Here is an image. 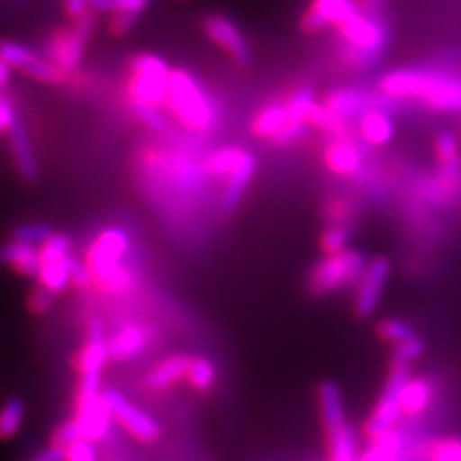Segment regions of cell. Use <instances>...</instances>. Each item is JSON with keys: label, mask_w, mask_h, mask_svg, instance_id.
<instances>
[{"label": "cell", "mask_w": 461, "mask_h": 461, "mask_svg": "<svg viewBox=\"0 0 461 461\" xmlns=\"http://www.w3.org/2000/svg\"><path fill=\"white\" fill-rule=\"evenodd\" d=\"M383 91L393 96H417L437 110H461V81L427 71H394L383 83Z\"/></svg>", "instance_id": "obj_1"}, {"label": "cell", "mask_w": 461, "mask_h": 461, "mask_svg": "<svg viewBox=\"0 0 461 461\" xmlns=\"http://www.w3.org/2000/svg\"><path fill=\"white\" fill-rule=\"evenodd\" d=\"M167 100L179 115V120L194 129H206L212 123V110L208 100L198 91L189 74L173 69L167 81Z\"/></svg>", "instance_id": "obj_2"}, {"label": "cell", "mask_w": 461, "mask_h": 461, "mask_svg": "<svg viewBox=\"0 0 461 461\" xmlns=\"http://www.w3.org/2000/svg\"><path fill=\"white\" fill-rule=\"evenodd\" d=\"M171 71L158 56L142 54L133 62L131 93L135 103L156 108L167 98V81Z\"/></svg>", "instance_id": "obj_3"}, {"label": "cell", "mask_w": 461, "mask_h": 461, "mask_svg": "<svg viewBox=\"0 0 461 461\" xmlns=\"http://www.w3.org/2000/svg\"><path fill=\"white\" fill-rule=\"evenodd\" d=\"M364 256L352 250H344L340 254L329 256L323 262L317 264L312 273L310 286L313 293H329L337 286L356 283L359 277H364Z\"/></svg>", "instance_id": "obj_4"}, {"label": "cell", "mask_w": 461, "mask_h": 461, "mask_svg": "<svg viewBox=\"0 0 461 461\" xmlns=\"http://www.w3.org/2000/svg\"><path fill=\"white\" fill-rule=\"evenodd\" d=\"M408 381H410L408 366L406 364H400V362H394L393 371H391V377H388L386 388H384V393H383V398L377 403V408H375L373 417L366 425L367 437L377 440V438L384 437L386 432H391L394 423L400 420V413H402L400 394L403 391V386L408 384Z\"/></svg>", "instance_id": "obj_5"}, {"label": "cell", "mask_w": 461, "mask_h": 461, "mask_svg": "<svg viewBox=\"0 0 461 461\" xmlns=\"http://www.w3.org/2000/svg\"><path fill=\"white\" fill-rule=\"evenodd\" d=\"M100 396H103L110 415L115 417L135 440L142 444H152L160 438V427H158V423L150 415L135 408L123 394L113 391V388H108Z\"/></svg>", "instance_id": "obj_6"}, {"label": "cell", "mask_w": 461, "mask_h": 461, "mask_svg": "<svg viewBox=\"0 0 461 461\" xmlns=\"http://www.w3.org/2000/svg\"><path fill=\"white\" fill-rule=\"evenodd\" d=\"M91 29H93V16L91 14H86L85 18L77 20L74 29H69V33L58 35L50 41V45L47 49L49 58L58 69L71 71L79 64L83 45L85 41L89 39Z\"/></svg>", "instance_id": "obj_7"}, {"label": "cell", "mask_w": 461, "mask_h": 461, "mask_svg": "<svg viewBox=\"0 0 461 461\" xmlns=\"http://www.w3.org/2000/svg\"><path fill=\"white\" fill-rule=\"evenodd\" d=\"M342 35L356 49L359 56L366 58V60L377 56L386 42V33L383 25L364 16H357L350 23L342 25Z\"/></svg>", "instance_id": "obj_8"}, {"label": "cell", "mask_w": 461, "mask_h": 461, "mask_svg": "<svg viewBox=\"0 0 461 461\" xmlns=\"http://www.w3.org/2000/svg\"><path fill=\"white\" fill-rule=\"evenodd\" d=\"M388 271H391V266H388L386 258H375L369 267L364 271V277L359 281V293L356 298V313L359 317H369L375 312V308H377Z\"/></svg>", "instance_id": "obj_9"}, {"label": "cell", "mask_w": 461, "mask_h": 461, "mask_svg": "<svg viewBox=\"0 0 461 461\" xmlns=\"http://www.w3.org/2000/svg\"><path fill=\"white\" fill-rule=\"evenodd\" d=\"M110 417L112 415L100 394L93 398H77L76 423L79 425L83 440L96 442L103 438L110 427Z\"/></svg>", "instance_id": "obj_10"}, {"label": "cell", "mask_w": 461, "mask_h": 461, "mask_svg": "<svg viewBox=\"0 0 461 461\" xmlns=\"http://www.w3.org/2000/svg\"><path fill=\"white\" fill-rule=\"evenodd\" d=\"M8 142H10L14 164H16L20 176L25 181H35L39 177L37 158L33 152L32 139H29L27 129L20 120L14 122V125L8 129Z\"/></svg>", "instance_id": "obj_11"}, {"label": "cell", "mask_w": 461, "mask_h": 461, "mask_svg": "<svg viewBox=\"0 0 461 461\" xmlns=\"http://www.w3.org/2000/svg\"><path fill=\"white\" fill-rule=\"evenodd\" d=\"M89 273L95 281H98L112 293H122L129 286V273L120 266L115 258L91 249L89 252Z\"/></svg>", "instance_id": "obj_12"}, {"label": "cell", "mask_w": 461, "mask_h": 461, "mask_svg": "<svg viewBox=\"0 0 461 461\" xmlns=\"http://www.w3.org/2000/svg\"><path fill=\"white\" fill-rule=\"evenodd\" d=\"M108 362V348L104 342L103 323L96 317L89 321V342L85 344V348L79 354L77 367L81 371V377H89V375H98L103 371L104 364Z\"/></svg>", "instance_id": "obj_13"}, {"label": "cell", "mask_w": 461, "mask_h": 461, "mask_svg": "<svg viewBox=\"0 0 461 461\" xmlns=\"http://www.w3.org/2000/svg\"><path fill=\"white\" fill-rule=\"evenodd\" d=\"M206 32L208 35L221 45L227 52H230L235 56V60L240 64H247L249 62V49H247V42L240 37L239 29L230 23L229 20L221 18V16H212L206 20Z\"/></svg>", "instance_id": "obj_14"}, {"label": "cell", "mask_w": 461, "mask_h": 461, "mask_svg": "<svg viewBox=\"0 0 461 461\" xmlns=\"http://www.w3.org/2000/svg\"><path fill=\"white\" fill-rule=\"evenodd\" d=\"M254 169H256L254 156L250 152H242L237 167L230 171V176L227 177V185H225V191L221 196L223 212L229 213L239 204L242 193L247 191V186L254 176Z\"/></svg>", "instance_id": "obj_15"}, {"label": "cell", "mask_w": 461, "mask_h": 461, "mask_svg": "<svg viewBox=\"0 0 461 461\" xmlns=\"http://www.w3.org/2000/svg\"><path fill=\"white\" fill-rule=\"evenodd\" d=\"M0 264L10 266L12 269L22 273V276L29 277H39L42 267L39 252L35 249L14 240L6 242L5 247H0Z\"/></svg>", "instance_id": "obj_16"}, {"label": "cell", "mask_w": 461, "mask_h": 461, "mask_svg": "<svg viewBox=\"0 0 461 461\" xmlns=\"http://www.w3.org/2000/svg\"><path fill=\"white\" fill-rule=\"evenodd\" d=\"M149 342L147 330L140 327H127L120 330L108 344V359H115V362H122V359L135 357L144 350V346Z\"/></svg>", "instance_id": "obj_17"}, {"label": "cell", "mask_w": 461, "mask_h": 461, "mask_svg": "<svg viewBox=\"0 0 461 461\" xmlns=\"http://www.w3.org/2000/svg\"><path fill=\"white\" fill-rule=\"evenodd\" d=\"M191 359L193 357L185 354H177L164 359V362L158 364L156 369L149 375V381H147L149 386L154 388V391H162V388H167L173 383H177L181 377H185L186 371H189Z\"/></svg>", "instance_id": "obj_18"}, {"label": "cell", "mask_w": 461, "mask_h": 461, "mask_svg": "<svg viewBox=\"0 0 461 461\" xmlns=\"http://www.w3.org/2000/svg\"><path fill=\"white\" fill-rule=\"evenodd\" d=\"M320 406H321V417H323V425L325 430H335L342 425L344 421V408H342V398L335 383H321L320 386Z\"/></svg>", "instance_id": "obj_19"}, {"label": "cell", "mask_w": 461, "mask_h": 461, "mask_svg": "<svg viewBox=\"0 0 461 461\" xmlns=\"http://www.w3.org/2000/svg\"><path fill=\"white\" fill-rule=\"evenodd\" d=\"M329 457L330 461H357L356 457V437L348 425H342L327 432Z\"/></svg>", "instance_id": "obj_20"}, {"label": "cell", "mask_w": 461, "mask_h": 461, "mask_svg": "<svg viewBox=\"0 0 461 461\" xmlns=\"http://www.w3.org/2000/svg\"><path fill=\"white\" fill-rule=\"evenodd\" d=\"M291 120L288 115L286 106L283 104H273L266 108L264 112H259L258 118L254 120V133L258 137H276L277 131H281L283 125Z\"/></svg>", "instance_id": "obj_21"}, {"label": "cell", "mask_w": 461, "mask_h": 461, "mask_svg": "<svg viewBox=\"0 0 461 461\" xmlns=\"http://www.w3.org/2000/svg\"><path fill=\"white\" fill-rule=\"evenodd\" d=\"M359 129H362L364 139L373 144H384L393 139V133H394L391 120H388L381 112L366 113L362 118V123H359Z\"/></svg>", "instance_id": "obj_22"}, {"label": "cell", "mask_w": 461, "mask_h": 461, "mask_svg": "<svg viewBox=\"0 0 461 461\" xmlns=\"http://www.w3.org/2000/svg\"><path fill=\"white\" fill-rule=\"evenodd\" d=\"M430 384L423 379H415L408 381V384L403 386V391L400 394V408L406 413H420L425 410V406L430 400Z\"/></svg>", "instance_id": "obj_23"}, {"label": "cell", "mask_w": 461, "mask_h": 461, "mask_svg": "<svg viewBox=\"0 0 461 461\" xmlns=\"http://www.w3.org/2000/svg\"><path fill=\"white\" fill-rule=\"evenodd\" d=\"M25 408L20 398H10L5 402V406L0 408V438L8 440L18 435V430L23 423Z\"/></svg>", "instance_id": "obj_24"}, {"label": "cell", "mask_w": 461, "mask_h": 461, "mask_svg": "<svg viewBox=\"0 0 461 461\" xmlns=\"http://www.w3.org/2000/svg\"><path fill=\"white\" fill-rule=\"evenodd\" d=\"M0 60L8 64L10 68H18L23 71V74H27V71L32 69L39 60V56L33 54L32 50H27L25 47L18 45V42L0 41Z\"/></svg>", "instance_id": "obj_25"}, {"label": "cell", "mask_w": 461, "mask_h": 461, "mask_svg": "<svg viewBox=\"0 0 461 461\" xmlns=\"http://www.w3.org/2000/svg\"><path fill=\"white\" fill-rule=\"evenodd\" d=\"M327 164L337 173H352L359 164V156L352 144L335 142L327 150Z\"/></svg>", "instance_id": "obj_26"}, {"label": "cell", "mask_w": 461, "mask_h": 461, "mask_svg": "<svg viewBox=\"0 0 461 461\" xmlns=\"http://www.w3.org/2000/svg\"><path fill=\"white\" fill-rule=\"evenodd\" d=\"M313 6L321 14L327 23H339L340 27L357 18L356 6L346 3V0H321V3H315Z\"/></svg>", "instance_id": "obj_27"}, {"label": "cell", "mask_w": 461, "mask_h": 461, "mask_svg": "<svg viewBox=\"0 0 461 461\" xmlns=\"http://www.w3.org/2000/svg\"><path fill=\"white\" fill-rule=\"evenodd\" d=\"M366 108L364 96L357 93H337L327 100V110L335 115V118H350L354 113H359Z\"/></svg>", "instance_id": "obj_28"}, {"label": "cell", "mask_w": 461, "mask_h": 461, "mask_svg": "<svg viewBox=\"0 0 461 461\" xmlns=\"http://www.w3.org/2000/svg\"><path fill=\"white\" fill-rule=\"evenodd\" d=\"M186 379H189L194 391H198V393L210 391L213 381H215V369L208 362V359L194 357V359H191L189 371H186Z\"/></svg>", "instance_id": "obj_29"}, {"label": "cell", "mask_w": 461, "mask_h": 461, "mask_svg": "<svg viewBox=\"0 0 461 461\" xmlns=\"http://www.w3.org/2000/svg\"><path fill=\"white\" fill-rule=\"evenodd\" d=\"M242 150L235 149V147H225L215 150L210 158H208V171L213 173L218 177H229L230 171H233L240 160Z\"/></svg>", "instance_id": "obj_30"}, {"label": "cell", "mask_w": 461, "mask_h": 461, "mask_svg": "<svg viewBox=\"0 0 461 461\" xmlns=\"http://www.w3.org/2000/svg\"><path fill=\"white\" fill-rule=\"evenodd\" d=\"M400 454V437L394 432H386L384 437L377 438L373 444V448L366 452L362 461H398Z\"/></svg>", "instance_id": "obj_31"}, {"label": "cell", "mask_w": 461, "mask_h": 461, "mask_svg": "<svg viewBox=\"0 0 461 461\" xmlns=\"http://www.w3.org/2000/svg\"><path fill=\"white\" fill-rule=\"evenodd\" d=\"M54 235V230L50 225L47 223H27V225H20L16 230H14V242L25 244V247H42L50 237Z\"/></svg>", "instance_id": "obj_32"}, {"label": "cell", "mask_w": 461, "mask_h": 461, "mask_svg": "<svg viewBox=\"0 0 461 461\" xmlns=\"http://www.w3.org/2000/svg\"><path fill=\"white\" fill-rule=\"evenodd\" d=\"M39 281H41V286H45L47 291H50L52 294L62 293L69 283V276H68V269L64 266V259L62 262L42 266L41 273H39Z\"/></svg>", "instance_id": "obj_33"}, {"label": "cell", "mask_w": 461, "mask_h": 461, "mask_svg": "<svg viewBox=\"0 0 461 461\" xmlns=\"http://www.w3.org/2000/svg\"><path fill=\"white\" fill-rule=\"evenodd\" d=\"M95 249H98L100 252H104L115 259H120L129 249V239L122 229H108L98 237Z\"/></svg>", "instance_id": "obj_34"}, {"label": "cell", "mask_w": 461, "mask_h": 461, "mask_svg": "<svg viewBox=\"0 0 461 461\" xmlns=\"http://www.w3.org/2000/svg\"><path fill=\"white\" fill-rule=\"evenodd\" d=\"M66 256H69V239L64 235H52L39 250L42 266L62 262Z\"/></svg>", "instance_id": "obj_35"}, {"label": "cell", "mask_w": 461, "mask_h": 461, "mask_svg": "<svg viewBox=\"0 0 461 461\" xmlns=\"http://www.w3.org/2000/svg\"><path fill=\"white\" fill-rule=\"evenodd\" d=\"M315 108V103H313V96L308 89H302L298 91L291 100H288L286 104V110H288V115H291V120H298V122H304L310 118L312 110Z\"/></svg>", "instance_id": "obj_36"}, {"label": "cell", "mask_w": 461, "mask_h": 461, "mask_svg": "<svg viewBox=\"0 0 461 461\" xmlns=\"http://www.w3.org/2000/svg\"><path fill=\"white\" fill-rule=\"evenodd\" d=\"M379 335L384 340H388V342H394L396 346L402 344V342H406V340L415 339L411 327L408 323L398 321V320H386V321H383L379 325Z\"/></svg>", "instance_id": "obj_37"}, {"label": "cell", "mask_w": 461, "mask_h": 461, "mask_svg": "<svg viewBox=\"0 0 461 461\" xmlns=\"http://www.w3.org/2000/svg\"><path fill=\"white\" fill-rule=\"evenodd\" d=\"M306 131H308V127H306L304 122L288 120V122L283 125L281 131H277V135L273 137L271 140L276 142V144H279V147H286V144H291V142H294V140L304 137Z\"/></svg>", "instance_id": "obj_38"}, {"label": "cell", "mask_w": 461, "mask_h": 461, "mask_svg": "<svg viewBox=\"0 0 461 461\" xmlns=\"http://www.w3.org/2000/svg\"><path fill=\"white\" fill-rule=\"evenodd\" d=\"M348 240V233L342 227H329L321 237V247L329 256L344 252V244Z\"/></svg>", "instance_id": "obj_39"}, {"label": "cell", "mask_w": 461, "mask_h": 461, "mask_svg": "<svg viewBox=\"0 0 461 461\" xmlns=\"http://www.w3.org/2000/svg\"><path fill=\"white\" fill-rule=\"evenodd\" d=\"M52 440H54L52 446H56V448H62V450L68 448V446H71L74 442L83 440L79 425L76 423V420H71V421L64 423L62 427H58L56 432H54Z\"/></svg>", "instance_id": "obj_40"}, {"label": "cell", "mask_w": 461, "mask_h": 461, "mask_svg": "<svg viewBox=\"0 0 461 461\" xmlns=\"http://www.w3.org/2000/svg\"><path fill=\"white\" fill-rule=\"evenodd\" d=\"M133 112L142 123H147L150 129H154V131H164V129H166V122L160 115V112H158L156 108L135 103V100H133Z\"/></svg>", "instance_id": "obj_41"}, {"label": "cell", "mask_w": 461, "mask_h": 461, "mask_svg": "<svg viewBox=\"0 0 461 461\" xmlns=\"http://www.w3.org/2000/svg\"><path fill=\"white\" fill-rule=\"evenodd\" d=\"M64 266L68 269V276H69L71 283H76L81 288L91 285L93 277H91V273H89V267L83 266L81 262H77V259H74L71 256L64 258Z\"/></svg>", "instance_id": "obj_42"}, {"label": "cell", "mask_w": 461, "mask_h": 461, "mask_svg": "<svg viewBox=\"0 0 461 461\" xmlns=\"http://www.w3.org/2000/svg\"><path fill=\"white\" fill-rule=\"evenodd\" d=\"M66 461H96V450L93 442L79 440L64 448Z\"/></svg>", "instance_id": "obj_43"}, {"label": "cell", "mask_w": 461, "mask_h": 461, "mask_svg": "<svg viewBox=\"0 0 461 461\" xmlns=\"http://www.w3.org/2000/svg\"><path fill=\"white\" fill-rule=\"evenodd\" d=\"M423 354V342L420 339H411V340H406L396 346L394 350V362H400V364H410L413 362L415 357H420Z\"/></svg>", "instance_id": "obj_44"}, {"label": "cell", "mask_w": 461, "mask_h": 461, "mask_svg": "<svg viewBox=\"0 0 461 461\" xmlns=\"http://www.w3.org/2000/svg\"><path fill=\"white\" fill-rule=\"evenodd\" d=\"M432 461H461V440L440 442L432 452Z\"/></svg>", "instance_id": "obj_45"}, {"label": "cell", "mask_w": 461, "mask_h": 461, "mask_svg": "<svg viewBox=\"0 0 461 461\" xmlns=\"http://www.w3.org/2000/svg\"><path fill=\"white\" fill-rule=\"evenodd\" d=\"M54 302V294L50 291H47L45 286H39L35 288V291L32 293V296H29V310L35 312V313H45Z\"/></svg>", "instance_id": "obj_46"}, {"label": "cell", "mask_w": 461, "mask_h": 461, "mask_svg": "<svg viewBox=\"0 0 461 461\" xmlns=\"http://www.w3.org/2000/svg\"><path fill=\"white\" fill-rule=\"evenodd\" d=\"M437 152H438L442 162L452 160V158L459 156L457 154V139H456V135L450 133V131L440 133L438 139H437Z\"/></svg>", "instance_id": "obj_47"}, {"label": "cell", "mask_w": 461, "mask_h": 461, "mask_svg": "<svg viewBox=\"0 0 461 461\" xmlns=\"http://www.w3.org/2000/svg\"><path fill=\"white\" fill-rule=\"evenodd\" d=\"M308 120H310L312 123H315L317 127L325 129V131H335V129L339 127L335 115L330 113L327 108H321V106H317V104H315V108L312 110Z\"/></svg>", "instance_id": "obj_48"}, {"label": "cell", "mask_w": 461, "mask_h": 461, "mask_svg": "<svg viewBox=\"0 0 461 461\" xmlns=\"http://www.w3.org/2000/svg\"><path fill=\"white\" fill-rule=\"evenodd\" d=\"M137 16H139L137 12H129V10L115 12L113 18H112V29H113V33H118V35L127 33V29L135 23Z\"/></svg>", "instance_id": "obj_49"}, {"label": "cell", "mask_w": 461, "mask_h": 461, "mask_svg": "<svg viewBox=\"0 0 461 461\" xmlns=\"http://www.w3.org/2000/svg\"><path fill=\"white\" fill-rule=\"evenodd\" d=\"M461 179V158L456 156L452 160L442 162V181L446 185H459Z\"/></svg>", "instance_id": "obj_50"}, {"label": "cell", "mask_w": 461, "mask_h": 461, "mask_svg": "<svg viewBox=\"0 0 461 461\" xmlns=\"http://www.w3.org/2000/svg\"><path fill=\"white\" fill-rule=\"evenodd\" d=\"M325 25H327V22L323 20L321 14L317 12V8H315V6H312V8L304 14V20H302V27H304L308 33L320 32V29H323Z\"/></svg>", "instance_id": "obj_51"}, {"label": "cell", "mask_w": 461, "mask_h": 461, "mask_svg": "<svg viewBox=\"0 0 461 461\" xmlns=\"http://www.w3.org/2000/svg\"><path fill=\"white\" fill-rule=\"evenodd\" d=\"M66 12L69 18L74 20H81L86 16V8H89V3H85V0H69V3H66Z\"/></svg>", "instance_id": "obj_52"}, {"label": "cell", "mask_w": 461, "mask_h": 461, "mask_svg": "<svg viewBox=\"0 0 461 461\" xmlns=\"http://www.w3.org/2000/svg\"><path fill=\"white\" fill-rule=\"evenodd\" d=\"M29 461H66L64 457V450L56 448V446H50V448L39 452L37 456H33Z\"/></svg>", "instance_id": "obj_53"}, {"label": "cell", "mask_w": 461, "mask_h": 461, "mask_svg": "<svg viewBox=\"0 0 461 461\" xmlns=\"http://www.w3.org/2000/svg\"><path fill=\"white\" fill-rule=\"evenodd\" d=\"M16 113H14L12 110V104H5L0 106V131H8V129L14 125V122H16Z\"/></svg>", "instance_id": "obj_54"}, {"label": "cell", "mask_w": 461, "mask_h": 461, "mask_svg": "<svg viewBox=\"0 0 461 461\" xmlns=\"http://www.w3.org/2000/svg\"><path fill=\"white\" fill-rule=\"evenodd\" d=\"M10 79V66L0 60V86L6 85Z\"/></svg>", "instance_id": "obj_55"}, {"label": "cell", "mask_w": 461, "mask_h": 461, "mask_svg": "<svg viewBox=\"0 0 461 461\" xmlns=\"http://www.w3.org/2000/svg\"><path fill=\"white\" fill-rule=\"evenodd\" d=\"M5 104H8V100L3 95H0V106H5Z\"/></svg>", "instance_id": "obj_56"}, {"label": "cell", "mask_w": 461, "mask_h": 461, "mask_svg": "<svg viewBox=\"0 0 461 461\" xmlns=\"http://www.w3.org/2000/svg\"><path fill=\"white\" fill-rule=\"evenodd\" d=\"M459 189H461V179H459Z\"/></svg>", "instance_id": "obj_57"}]
</instances>
